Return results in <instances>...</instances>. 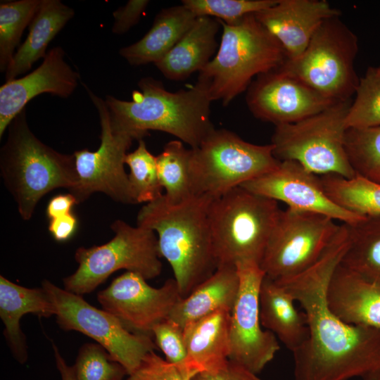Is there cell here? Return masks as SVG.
<instances>
[{
	"label": "cell",
	"instance_id": "1",
	"mask_svg": "<svg viewBox=\"0 0 380 380\" xmlns=\"http://www.w3.org/2000/svg\"><path fill=\"white\" fill-rule=\"evenodd\" d=\"M350 244L341 223L320 256L303 272L281 281L303 309L309 334L293 353L294 380H349L380 369V329L349 324L329 309V281Z\"/></svg>",
	"mask_w": 380,
	"mask_h": 380
},
{
	"label": "cell",
	"instance_id": "2",
	"mask_svg": "<svg viewBox=\"0 0 380 380\" xmlns=\"http://www.w3.org/2000/svg\"><path fill=\"white\" fill-rule=\"evenodd\" d=\"M139 90L132 93V101L106 97L110 122L113 129L143 139L149 130L173 135L197 148L215 129L210 118L212 100L201 82L176 92L166 90L151 77L141 78Z\"/></svg>",
	"mask_w": 380,
	"mask_h": 380
},
{
	"label": "cell",
	"instance_id": "3",
	"mask_svg": "<svg viewBox=\"0 0 380 380\" xmlns=\"http://www.w3.org/2000/svg\"><path fill=\"white\" fill-rule=\"evenodd\" d=\"M212 199L194 195L172 203L163 195L137 215V226L157 234L160 255L171 266L182 298L217 268L208 217Z\"/></svg>",
	"mask_w": 380,
	"mask_h": 380
},
{
	"label": "cell",
	"instance_id": "4",
	"mask_svg": "<svg viewBox=\"0 0 380 380\" xmlns=\"http://www.w3.org/2000/svg\"><path fill=\"white\" fill-rule=\"evenodd\" d=\"M8 129L0 151L1 175L21 217L28 220L45 194L57 188L71 191L76 186L75 157L55 151L35 137L28 126L25 108Z\"/></svg>",
	"mask_w": 380,
	"mask_h": 380
},
{
	"label": "cell",
	"instance_id": "5",
	"mask_svg": "<svg viewBox=\"0 0 380 380\" xmlns=\"http://www.w3.org/2000/svg\"><path fill=\"white\" fill-rule=\"evenodd\" d=\"M220 22L223 29L217 52L199 72L198 81L212 101L227 106L248 88L253 77L278 69L287 58L255 13L232 25Z\"/></svg>",
	"mask_w": 380,
	"mask_h": 380
},
{
	"label": "cell",
	"instance_id": "6",
	"mask_svg": "<svg viewBox=\"0 0 380 380\" xmlns=\"http://www.w3.org/2000/svg\"><path fill=\"white\" fill-rule=\"evenodd\" d=\"M280 210L277 201L241 186L213 198L208 217L217 267L260 265Z\"/></svg>",
	"mask_w": 380,
	"mask_h": 380
},
{
	"label": "cell",
	"instance_id": "7",
	"mask_svg": "<svg viewBox=\"0 0 380 380\" xmlns=\"http://www.w3.org/2000/svg\"><path fill=\"white\" fill-rule=\"evenodd\" d=\"M352 100L333 103L298 122L275 126L273 154L279 161L293 160L316 175L352 178L356 173L345 148L346 118Z\"/></svg>",
	"mask_w": 380,
	"mask_h": 380
},
{
	"label": "cell",
	"instance_id": "8",
	"mask_svg": "<svg viewBox=\"0 0 380 380\" xmlns=\"http://www.w3.org/2000/svg\"><path fill=\"white\" fill-rule=\"evenodd\" d=\"M191 149L192 192L217 198L275 169L273 146L249 143L225 129L215 128Z\"/></svg>",
	"mask_w": 380,
	"mask_h": 380
},
{
	"label": "cell",
	"instance_id": "9",
	"mask_svg": "<svg viewBox=\"0 0 380 380\" xmlns=\"http://www.w3.org/2000/svg\"><path fill=\"white\" fill-rule=\"evenodd\" d=\"M357 51L355 33L339 16L331 17L320 25L298 57L286 59L278 70L333 101H348L360 81L354 67Z\"/></svg>",
	"mask_w": 380,
	"mask_h": 380
},
{
	"label": "cell",
	"instance_id": "10",
	"mask_svg": "<svg viewBox=\"0 0 380 380\" xmlns=\"http://www.w3.org/2000/svg\"><path fill=\"white\" fill-rule=\"evenodd\" d=\"M110 227L115 235L108 243L76 250L75 258L79 267L63 279L65 290L80 296L89 293L122 269L137 273L146 280L160 275L162 257L153 230L132 227L120 220Z\"/></svg>",
	"mask_w": 380,
	"mask_h": 380
},
{
	"label": "cell",
	"instance_id": "11",
	"mask_svg": "<svg viewBox=\"0 0 380 380\" xmlns=\"http://www.w3.org/2000/svg\"><path fill=\"white\" fill-rule=\"evenodd\" d=\"M55 310L58 326L84 334L103 346L127 375L135 371L156 344L150 336L131 332L111 313L98 309L80 295L59 288L49 280L42 282Z\"/></svg>",
	"mask_w": 380,
	"mask_h": 380
},
{
	"label": "cell",
	"instance_id": "12",
	"mask_svg": "<svg viewBox=\"0 0 380 380\" xmlns=\"http://www.w3.org/2000/svg\"><path fill=\"white\" fill-rule=\"evenodd\" d=\"M339 227L321 214L281 210L260 265L265 276L281 281L303 272L320 258Z\"/></svg>",
	"mask_w": 380,
	"mask_h": 380
},
{
	"label": "cell",
	"instance_id": "13",
	"mask_svg": "<svg viewBox=\"0 0 380 380\" xmlns=\"http://www.w3.org/2000/svg\"><path fill=\"white\" fill-rule=\"evenodd\" d=\"M85 88L99 113L101 144L95 151L85 148L74 152L78 181L70 193L77 203L94 192H102L114 201L135 204L137 201L124 167L127 151L134 139L112 128L105 101L87 87Z\"/></svg>",
	"mask_w": 380,
	"mask_h": 380
},
{
	"label": "cell",
	"instance_id": "14",
	"mask_svg": "<svg viewBox=\"0 0 380 380\" xmlns=\"http://www.w3.org/2000/svg\"><path fill=\"white\" fill-rule=\"evenodd\" d=\"M239 288L229 317V360L258 374L279 350L276 336L263 330L260 318L259 292L265 276L260 265H236Z\"/></svg>",
	"mask_w": 380,
	"mask_h": 380
},
{
	"label": "cell",
	"instance_id": "15",
	"mask_svg": "<svg viewBox=\"0 0 380 380\" xmlns=\"http://www.w3.org/2000/svg\"><path fill=\"white\" fill-rule=\"evenodd\" d=\"M182 298L174 278L154 288L141 275L128 271L97 294L102 308L116 317L125 328L150 336L153 327L169 318Z\"/></svg>",
	"mask_w": 380,
	"mask_h": 380
},
{
	"label": "cell",
	"instance_id": "16",
	"mask_svg": "<svg viewBox=\"0 0 380 380\" xmlns=\"http://www.w3.org/2000/svg\"><path fill=\"white\" fill-rule=\"evenodd\" d=\"M241 186L281 201L289 208L321 214L343 224H354L365 217L334 203L326 194L320 177L293 160L280 161L275 169Z\"/></svg>",
	"mask_w": 380,
	"mask_h": 380
},
{
	"label": "cell",
	"instance_id": "17",
	"mask_svg": "<svg viewBox=\"0 0 380 380\" xmlns=\"http://www.w3.org/2000/svg\"><path fill=\"white\" fill-rule=\"evenodd\" d=\"M246 100L256 118L275 126L298 122L336 103L278 69L258 75Z\"/></svg>",
	"mask_w": 380,
	"mask_h": 380
},
{
	"label": "cell",
	"instance_id": "18",
	"mask_svg": "<svg viewBox=\"0 0 380 380\" xmlns=\"http://www.w3.org/2000/svg\"><path fill=\"white\" fill-rule=\"evenodd\" d=\"M80 75L65 61L61 46L49 51L42 64L30 73L0 87V138L27 103L42 94L69 97L79 84Z\"/></svg>",
	"mask_w": 380,
	"mask_h": 380
},
{
	"label": "cell",
	"instance_id": "19",
	"mask_svg": "<svg viewBox=\"0 0 380 380\" xmlns=\"http://www.w3.org/2000/svg\"><path fill=\"white\" fill-rule=\"evenodd\" d=\"M341 12L325 0H279L255 13L257 20L278 41L289 60L306 49L320 25Z\"/></svg>",
	"mask_w": 380,
	"mask_h": 380
},
{
	"label": "cell",
	"instance_id": "20",
	"mask_svg": "<svg viewBox=\"0 0 380 380\" xmlns=\"http://www.w3.org/2000/svg\"><path fill=\"white\" fill-rule=\"evenodd\" d=\"M331 311L344 322L380 329V283L342 265L333 272L326 291Z\"/></svg>",
	"mask_w": 380,
	"mask_h": 380
},
{
	"label": "cell",
	"instance_id": "21",
	"mask_svg": "<svg viewBox=\"0 0 380 380\" xmlns=\"http://www.w3.org/2000/svg\"><path fill=\"white\" fill-rule=\"evenodd\" d=\"M219 20L196 17L194 23L171 50L154 65L167 79L180 81L201 71L216 51Z\"/></svg>",
	"mask_w": 380,
	"mask_h": 380
},
{
	"label": "cell",
	"instance_id": "22",
	"mask_svg": "<svg viewBox=\"0 0 380 380\" xmlns=\"http://www.w3.org/2000/svg\"><path fill=\"white\" fill-rule=\"evenodd\" d=\"M230 311L221 310L187 323L183 327L189 369L212 372L229 360Z\"/></svg>",
	"mask_w": 380,
	"mask_h": 380
},
{
	"label": "cell",
	"instance_id": "23",
	"mask_svg": "<svg viewBox=\"0 0 380 380\" xmlns=\"http://www.w3.org/2000/svg\"><path fill=\"white\" fill-rule=\"evenodd\" d=\"M40 317L55 315L54 307L42 288L30 289L0 276V317L5 326L4 334L15 359L23 364L27 359L26 338L20 321L26 314Z\"/></svg>",
	"mask_w": 380,
	"mask_h": 380
},
{
	"label": "cell",
	"instance_id": "24",
	"mask_svg": "<svg viewBox=\"0 0 380 380\" xmlns=\"http://www.w3.org/2000/svg\"><path fill=\"white\" fill-rule=\"evenodd\" d=\"M295 303L283 285L265 276L259 292L261 324L291 352L298 348L309 334L306 315L297 310Z\"/></svg>",
	"mask_w": 380,
	"mask_h": 380
},
{
	"label": "cell",
	"instance_id": "25",
	"mask_svg": "<svg viewBox=\"0 0 380 380\" xmlns=\"http://www.w3.org/2000/svg\"><path fill=\"white\" fill-rule=\"evenodd\" d=\"M196 18L182 4L163 8L146 34L135 43L121 48L119 53L131 65L155 64L178 42Z\"/></svg>",
	"mask_w": 380,
	"mask_h": 380
},
{
	"label": "cell",
	"instance_id": "26",
	"mask_svg": "<svg viewBox=\"0 0 380 380\" xmlns=\"http://www.w3.org/2000/svg\"><path fill=\"white\" fill-rule=\"evenodd\" d=\"M74 15V10L60 0H42L29 25L27 38L15 53L5 72L6 81L25 73L39 58L44 59L49 43Z\"/></svg>",
	"mask_w": 380,
	"mask_h": 380
},
{
	"label": "cell",
	"instance_id": "27",
	"mask_svg": "<svg viewBox=\"0 0 380 380\" xmlns=\"http://www.w3.org/2000/svg\"><path fill=\"white\" fill-rule=\"evenodd\" d=\"M239 288L236 267L219 266L172 309L168 319L184 327L189 322L221 310L231 312Z\"/></svg>",
	"mask_w": 380,
	"mask_h": 380
},
{
	"label": "cell",
	"instance_id": "28",
	"mask_svg": "<svg viewBox=\"0 0 380 380\" xmlns=\"http://www.w3.org/2000/svg\"><path fill=\"white\" fill-rule=\"evenodd\" d=\"M347 225L350 244L341 264L380 283V215Z\"/></svg>",
	"mask_w": 380,
	"mask_h": 380
},
{
	"label": "cell",
	"instance_id": "29",
	"mask_svg": "<svg viewBox=\"0 0 380 380\" xmlns=\"http://www.w3.org/2000/svg\"><path fill=\"white\" fill-rule=\"evenodd\" d=\"M320 179L326 194L341 208L363 217L380 215V182L357 174L352 178L327 175Z\"/></svg>",
	"mask_w": 380,
	"mask_h": 380
},
{
	"label": "cell",
	"instance_id": "30",
	"mask_svg": "<svg viewBox=\"0 0 380 380\" xmlns=\"http://www.w3.org/2000/svg\"><path fill=\"white\" fill-rule=\"evenodd\" d=\"M191 149L180 140L167 142L156 156L160 183L165 191L163 196L177 203L194 196L191 186L190 163Z\"/></svg>",
	"mask_w": 380,
	"mask_h": 380
},
{
	"label": "cell",
	"instance_id": "31",
	"mask_svg": "<svg viewBox=\"0 0 380 380\" xmlns=\"http://www.w3.org/2000/svg\"><path fill=\"white\" fill-rule=\"evenodd\" d=\"M42 0L1 1L0 4V70L6 72L24 30L30 25Z\"/></svg>",
	"mask_w": 380,
	"mask_h": 380
},
{
	"label": "cell",
	"instance_id": "32",
	"mask_svg": "<svg viewBox=\"0 0 380 380\" xmlns=\"http://www.w3.org/2000/svg\"><path fill=\"white\" fill-rule=\"evenodd\" d=\"M345 148L356 174L380 182V126L347 129Z\"/></svg>",
	"mask_w": 380,
	"mask_h": 380
},
{
	"label": "cell",
	"instance_id": "33",
	"mask_svg": "<svg viewBox=\"0 0 380 380\" xmlns=\"http://www.w3.org/2000/svg\"><path fill=\"white\" fill-rule=\"evenodd\" d=\"M125 163L130 170L129 181L137 203H151L163 196L156 156L147 149L144 139L139 140L137 148L127 154Z\"/></svg>",
	"mask_w": 380,
	"mask_h": 380
},
{
	"label": "cell",
	"instance_id": "34",
	"mask_svg": "<svg viewBox=\"0 0 380 380\" xmlns=\"http://www.w3.org/2000/svg\"><path fill=\"white\" fill-rule=\"evenodd\" d=\"M355 94L346 118V128L380 126V75L376 68L367 69Z\"/></svg>",
	"mask_w": 380,
	"mask_h": 380
},
{
	"label": "cell",
	"instance_id": "35",
	"mask_svg": "<svg viewBox=\"0 0 380 380\" xmlns=\"http://www.w3.org/2000/svg\"><path fill=\"white\" fill-rule=\"evenodd\" d=\"M76 380H123L126 369L99 343H85L72 366Z\"/></svg>",
	"mask_w": 380,
	"mask_h": 380
},
{
	"label": "cell",
	"instance_id": "36",
	"mask_svg": "<svg viewBox=\"0 0 380 380\" xmlns=\"http://www.w3.org/2000/svg\"><path fill=\"white\" fill-rule=\"evenodd\" d=\"M279 0H183L182 4L196 17L216 18L227 25L266 9Z\"/></svg>",
	"mask_w": 380,
	"mask_h": 380
},
{
	"label": "cell",
	"instance_id": "37",
	"mask_svg": "<svg viewBox=\"0 0 380 380\" xmlns=\"http://www.w3.org/2000/svg\"><path fill=\"white\" fill-rule=\"evenodd\" d=\"M152 336L155 337V343L165 355L167 361L186 374H197L191 372L188 367L183 327L167 319L153 327Z\"/></svg>",
	"mask_w": 380,
	"mask_h": 380
},
{
	"label": "cell",
	"instance_id": "38",
	"mask_svg": "<svg viewBox=\"0 0 380 380\" xmlns=\"http://www.w3.org/2000/svg\"><path fill=\"white\" fill-rule=\"evenodd\" d=\"M127 376L126 380H191L194 375L183 372L151 351L146 355L137 369Z\"/></svg>",
	"mask_w": 380,
	"mask_h": 380
},
{
	"label": "cell",
	"instance_id": "39",
	"mask_svg": "<svg viewBox=\"0 0 380 380\" xmlns=\"http://www.w3.org/2000/svg\"><path fill=\"white\" fill-rule=\"evenodd\" d=\"M148 3V0H129L124 6L115 11L112 32L121 34L129 31L138 23Z\"/></svg>",
	"mask_w": 380,
	"mask_h": 380
},
{
	"label": "cell",
	"instance_id": "40",
	"mask_svg": "<svg viewBox=\"0 0 380 380\" xmlns=\"http://www.w3.org/2000/svg\"><path fill=\"white\" fill-rule=\"evenodd\" d=\"M191 380H262L243 365L228 360L219 369L197 373Z\"/></svg>",
	"mask_w": 380,
	"mask_h": 380
},
{
	"label": "cell",
	"instance_id": "41",
	"mask_svg": "<svg viewBox=\"0 0 380 380\" xmlns=\"http://www.w3.org/2000/svg\"><path fill=\"white\" fill-rule=\"evenodd\" d=\"M77 218L71 213L50 220L49 230L55 240L65 241L69 239L77 228Z\"/></svg>",
	"mask_w": 380,
	"mask_h": 380
},
{
	"label": "cell",
	"instance_id": "42",
	"mask_svg": "<svg viewBox=\"0 0 380 380\" xmlns=\"http://www.w3.org/2000/svg\"><path fill=\"white\" fill-rule=\"evenodd\" d=\"M75 204H77V202L72 194L57 195L53 197L47 205V217L52 220L71 213L72 208Z\"/></svg>",
	"mask_w": 380,
	"mask_h": 380
},
{
	"label": "cell",
	"instance_id": "43",
	"mask_svg": "<svg viewBox=\"0 0 380 380\" xmlns=\"http://www.w3.org/2000/svg\"><path fill=\"white\" fill-rule=\"evenodd\" d=\"M53 350L57 369L61 380H76L72 366H69L60 353L57 346L53 343Z\"/></svg>",
	"mask_w": 380,
	"mask_h": 380
},
{
	"label": "cell",
	"instance_id": "44",
	"mask_svg": "<svg viewBox=\"0 0 380 380\" xmlns=\"http://www.w3.org/2000/svg\"><path fill=\"white\" fill-rule=\"evenodd\" d=\"M363 380H380V369L372 372L362 377Z\"/></svg>",
	"mask_w": 380,
	"mask_h": 380
},
{
	"label": "cell",
	"instance_id": "45",
	"mask_svg": "<svg viewBox=\"0 0 380 380\" xmlns=\"http://www.w3.org/2000/svg\"><path fill=\"white\" fill-rule=\"evenodd\" d=\"M376 72L379 75H380V65L378 68H376Z\"/></svg>",
	"mask_w": 380,
	"mask_h": 380
}]
</instances>
